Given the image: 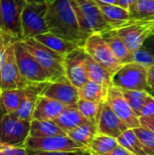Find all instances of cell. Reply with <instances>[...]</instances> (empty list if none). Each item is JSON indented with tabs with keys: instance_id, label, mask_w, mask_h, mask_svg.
Returning <instances> with one entry per match:
<instances>
[{
	"instance_id": "obj_12",
	"label": "cell",
	"mask_w": 154,
	"mask_h": 155,
	"mask_svg": "<svg viewBox=\"0 0 154 155\" xmlns=\"http://www.w3.org/2000/svg\"><path fill=\"white\" fill-rule=\"evenodd\" d=\"M14 44L7 47L4 62L0 69V91L24 88L31 84L19 73L15 61Z\"/></svg>"
},
{
	"instance_id": "obj_8",
	"label": "cell",
	"mask_w": 154,
	"mask_h": 155,
	"mask_svg": "<svg viewBox=\"0 0 154 155\" xmlns=\"http://www.w3.org/2000/svg\"><path fill=\"white\" fill-rule=\"evenodd\" d=\"M29 132L30 122L21 120L15 114H4L0 116L1 144L25 147Z\"/></svg>"
},
{
	"instance_id": "obj_20",
	"label": "cell",
	"mask_w": 154,
	"mask_h": 155,
	"mask_svg": "<svg viewBox=\"0 0 154 155\" xmlns=\"http://www.w3.org/2000/svg\"><path fill=\"white\" fill-rule=\"evenodd\" d=\"M104 19L111 26V29L115 28L130 19V13L127 9L120 7L116 5L107 4L95 0Z\"/></svg>"
},
{
	"instance_id": "obj_13",
	"label": "cell",
	"mask_w": 154,
	"mask_h": 155,
	"mask_svg": "<svg viewBox=\"0 0 154 155\" xmlns=\"http://www.w3.org/2000/svg\"><path fill=\"white\" fill-rule=\"evenodd\" d=\"M106 103L128 129H135L141 126L139 117L133 111L119 88L113 85L108 88Z\"/></svg>"
},
{
	"instance_id": "obj_36",
	"label": "cell",
	"mask_w": 154,
	"mask_h": 155,
	"mask_svg": "<svg viewBox=\"0 0 154 155\" xmlns=\"http://www.w3.org/2000/svg\"><path fill=\"white\" fill-rule=\"evenodd\" d=\"M154 114V96L149 94L147 96L141 111H140V116L139 117H144V116H151Z\"/></svg>"
},
{
	"instance_id": "obj_42",
	"label": "cell",
	"mask_w": 154,
	"mask_h": 155,
	"mask_svg": "<svg viewBox=\"0 0 154 155\" xmlns=\"http://www.w3.org/2000/svg\"><path fill=\"white\" fill-rule=\"evenodd\" d=\"M116 5L128 10V2H127V0H117L116 1Z\"/></svg>"
},
{
	"instance_id": "obj_41",
	"label": "cell",
	"mask_w": 154,
	"mask_h": 155,
	"mask_svg": "<svg viewBox=\"0 0 154 155\" xmlns=\"http://www.w3.org/2000/svg\"><path fill=\"white\" fill-rule=\"evenodd\" d=\"M103 155H133L129 151H127L125 148H123L121 145H117L115 148H113L112 151H110L109 153H105Z\"/></svg>"
},
{
	"instance_id": "obj_6",
	"label": "cell",
	"mask_w": 154,
	"mask_h": 155,
	"mask_svg": "<svg viewBox=\"0 0 154 155\" xmlns=\"http://www.w3.org/2000/svg\"><path fill=\"white\" fill-rule=\"evenodd\" d=\"M111 85L121 90L149 91L147 69L135 63L123 64L113 75Z\"/></svg>"
},
{
	"instance_id": "obj_35",
	"label": "cell",
	"mask_w": 154,
	"mask_h": 155,
	"mask_svg": "<svg viewBox=\"0 0 154 155\" xmlns=\"http://www.w3.org/2000/svg\"><path fill=\"white\" fill-rule=\"evenodd\" d=\"M28 155H91L87 148L76 151H62V152H47L40 150H33L26 148Z\"/></svg>"
},
{
	"instance_id": "obj_39",
	"label": "cell",
	"mask_w": 154,
	"mask_h": 155,
	"mask_svg": "<svg viewBox=\"0 0 154 155\" xmlns=\"http://www.w3.org/2000/svg\"><path fill=\"white\" fill-rule=\"evenodd\" d=\"M147 84L149 88L154 91V64L147 68Z\"/></svg>"
},
{
	"instance_id": "obj_43",
	"label": "cell",
	"mask_w": 154,
	"mask_h": 155,
	"mask_svg": "<svg viewBox=\"0 0 154 155\" xmlns=\"http://www.w3.org/2000/svg\"><path fill=\"white\" fill-rule=\"evenodd\" d=\"M127 2H128V11L130 13L133 9V7H134L135 4L137 2V0H127Z\"/></svg>"
},
{
	"instance_id": "obj_34",
	"label": "cell",
	"mask_w": 154,
	"mask_h": 155,
	"mask_svg": "<svg viewBox=\"0 0 154 155\" xmlns=\"http://www.w3.org/2000/svg\"><path fill=\"white\" fill-rule=\"evenodd\" d=\"M130 63L138 64L147 69L154 64V57L145 49L143 45H142L137 50L132 52Z\"/></svg>"
},
{
	"instance_id": "obj_37",
	"label": "cell",
	"mask_w": 154,
	"mask_h": 155,
	"mask_svg": "<svg viewBox=\"0 0 154 155\" xmlns=\"http://www.w3.org/2000/svg\"><path fill=\"white\" fill-rule=\"evenodd\" d=\"M1 150L4 155H28L26 148L23 146H11L2 144Z\"/></svg>"
},
{
	"instance_id": "obj_32",
	"label": "cell",
	"mask_w": 154,
	"mask_h": 155,
	"mask_svg": "<svg viewBox=\"0 0 154 155\" xmlns=\"http://www.w3.org/2000/svg\"><path fill=\"white\" fill-rule=\"evenodd\" d=\"M154 16V0H137L133 9L130 12L131 19Z\"/></svg>"
},
{
	"instance_id": "obj_21",
	"label": "cell",
	"mask_w": 154,
	"mask_h": 155,
	"mask_svg": "<svg viewBox=\"0 0 154 155\" xmlns=\"http://www.w3.org/2000/svg\"><path fill=\"white\" fill-rule=\"evenodd\" d=\"M100 35L110 46L111 50L122 64L130 63L132 52L127 48L123 41L118 36V35L113 30L109 29L100 33Z\"/></svg>"
},
{
	"instance_id": "obj_46",
	"label": "cell",
	"mask_w": 154,
	"mask_h": 155,
	"mask_svg": "<svg viewBox=\"0 0 154 155\" xmlns=\"http://www.w3.org/2000/svg\"><path fill=\"white\" fill-rule=\"evenodd\" d=\"M1 145H2V144H1V143H0V149H1Z\"/></svg>"
},
{
	"instance_id": "obj_11",
	"label": "cell",
	"mask_w": 154,
	"mask_h": 155,
	"mask_svg": "<svg viewBox=\"0 0 154 155\" xmlns=\"http://www.w3.org/2000/svg\"><path fill=\"white\" fill-rule=\"evenodd\" d=\"M64 74L68 82L77 89L88 81L86 52L83 47H77L64 56Z\"/></svg>"
},
{
	"instance_id": "obj_3",
	"label": "cell",
	"mask_w": 154,
	"mask_h": 155,
	"mask_svg": "<svg viewBox=\"0 0 154 155\" xmlns=\"http://www.w3.org/2000/svg\"><path fill=\"white\" fill-rule=\"evenodd\" d=\"M112 30L123 41L127 48L133 52L141 47L144 41L154 34V16L138 19L130 18Z\"/></svg>"
},
{
	"instance_id": "obj_1",
	"label": "cell",
	"mask_w": 154,
	"mask_h": 155,
	"mask_svg": "<svg viewBox=\"0 0 154 155\" xmlns=\"http://www.w3.org/2000/svg\"><path fill=\"white\" fill-rule=\"evenodd\" d=\"M44 19L50 33L81 47L89 37L80 29L74 0L48 1Z\"/></svg>"
},
{
	"instance_id": "obj_9",
	"label": "cell",
	"mask_w": 154,
	"mask_h": 155,
	"mask_svg": "<svg viewBox=\"0 0 154 155\" xmlns=\"http://www.w3.org/2000/svg\"><path fill=\"white\" fill-rule=\"evenodd\" d=\"M25 0H0V31L17 41L22 40L21 14Z\"/></svg>"
},
{
	"instance_id": "obj_28",
	"label": "cell",
	"mask_w": 154,
	"mask_h": 155,
	"mask_svg": "<svg viewBox=\"0 0 154 155\" xmlns=\"http://www.w3.org/2000/svg\"><path fill=\"white\" fill-rule=\"evenodd\" d=\"M118 145L117 140L113 137L96 134L92 142L87 146L91 155H103Z\"/></svg>"
},
{
	"instance_id": "obj_33",
	"label": "cell",
	"mask_w": 154,
	"mask_h": 155,
	"mask_svg": "<svg viewBox=\"0 0 154 155\" xmlns=\"http://www.w3.org/2000/svg\"><path fill=\"white\" fill-rule=\"evenodd\" d=\"M133 130L143 145L146 153L148 155H154V133L142 126Z\"/></svg>"
},
{
	"instance_id": "obj_7",
	"label": "cell",
	"mask_w": 154,
	"mask_h": 155,
	"mask_svg": "<svg viewBox=\"0 0 154 155\" xmlns=\"http://www.w3.org/2000/svg\"><path fill=\"white\" fill-rule=\"evenodd\" d=\"M47 2L27 3L21 14V35L22 40L34 38L40 34L48 31L45 23ZM21 40V41H22Z\"/></svg>"
},
{
	"instance_id": "obj_10",
	"label": "cell",
	"mask_w": 154,
	"mask_h": 155,
	"mask_svg": "<svg viewBox=\"0 0 154 155\" xmlns=\"http://www.w3.org/2000/svg\"><path fill=\"white\" fill-rule=\"evenodd\" d=\"M83 48L88 55L107 69L112 75L123 65L100 34L91 35L86 39Z\"/></svg>"
},
{
	"instance_id": "obj_47",
	"label": "cell",
	"mask_w": 154,
	"mask_h": 155,
	"mask_svg": "<svg viewBox=\"0 0 154 155\" xmlns=\"http://www.w3.org/2000/svg\"><path fill=\"white\" fill-rule=\"evenodd\" d=\"M0 92H1V91H0Z\"/></svg>"
},
{
	"instance_id": "obj_27",
	"label": "cell",
	"mask_w": 154,
	"mask_h": 155,
	"mask_svg": "<svg viewBox=\"0 0 154 155\" xmlns=\"http://www.w3.org/2000/svg\"><path fill=\"white\" fill-rule=\"evenodd\" d=\"M23 88L4 90L0 92V112L14 114L16 112L23 97Z\"/></svg>"
},
{
	"instance_id": "obj_30",
	"label": "cell",
	"mask_w": 154,
	"mask_h": 155,
	"mask_svg": "<svg viewBox=\"0 0 154 155\" xmlns=\"http://www.w3.org/2000/svg\"><path fill=\"white\" fill-rule=\"evenodd\" d=\"M102 104H98L95 102L92 101H87L84 99L79 98L77 104H76V108L78 111L81 113V114L89 122L97 124V120L100 114Z\"/></svg>"
},
{
	"instance_id": "obj_4",
	"label": "cell",
	"mask_w": 154,
	"mask_h": 155,
	"mask_svg": "<svg viewBox=\"0 0 154 155\" xmlns=\"http://www.w3.org/2000/svg\"><path fill=\"white\" fill-rule=\"evenodd\" d=\"M81 31L90 36L111 29L95 0H74Z\"/></svg>"
},
{
	"instance_id": "obj_26",
	"label": "cell",
	"mask_w": 154,
	"mask_h": 155,
	"mask_svg": "<svg viewBox=\"0 0 154 155\" xmlns=\"http://www.w3.org/2000/svg\"><path fill=\"white\" fill-rule=\"evenodd\" d=\"M66 134L54 121L32 120L30 122V137H48Z\"/></svg>"
},
{
	"instance_id": "obj_38",
	"label": "cell",
	"mask_w": 154,
	"mask_h": 155,
	"mask_svg": "<svg viewBox=\"0 0 154 155\" xmlns=\"http://www.w3.org/2000/svg\"><path fill=\"white\" fill-rule=\"evenodd\" d=\"M139 121L142 127H144L154 133V114L151 116L139 117Z\"/></svg>"
},
{
	"instance_id": "obj_18",
	"label": "cell",
	"mask_w": 154,
	"mask_h": 155,
	"mask_svg": "<svg viewBox=\"0 0 154 155\" xmlns=\"http://www.w3.org/2000/svg\"><path fill=\"white\" fill-rule=\"evenodd\" d=\"M66 106L60 102L40 95L37 99L33 114V120L54 121L64 110Z\"/></svg>"
},
{
	"instance_id": "obj_45",
	"label": "cell",
	"mask_w": 154,
	"mask_h": 155,
	"mask_svg": "<svg viewBox=\"0 0 154 155\" xmlns=\"http://www.w3.org/2000/svg\"><path fill=\"white\" fill-rule=\"evenodd\" d=\"M101 2L103 3H107V4H112V5H116V1L117 0H99Z\"/></svg>"
},
{
	"instance_id": "obj_29",
	"label": "cell",
	"mask_w": 154,
	"mask_h": 155,
	"mask_svg": "<svg viewBox=\"0 0 154 155\" xmlns=\"http://www.w3.org/2000/svg\"><path fill=\"white\" fill-rule=\"evenodd\" d=\"M116 140L119 145L125 148L133 155H148L133 129H127Z\"/></svg>"
},
{
	"instance_id": "obj_19",
	"label": "cell",
	"mask_w": 154,
	"mask_h": 155,
	"mask_svg": "<svg viewBox=\"0 0 154 155\" xmlns=\"http://www.w3.org/2000/svg\"><path fill=\"white\" fill-rule=\"evenodd\" d=\"M35 40L48 47L49 49L53 50L54 52L65 56L77 47H81L75 43L70 42L66 39H64L60 36H57L50 32H46L44 34H40L34 37Z\"/></svg>"
},
{
	"instance_id": "obj_2",
	"label": "cell",
	"mask_w": 154,
	"mask_h": 155,
	"mask_svg": "<svg viewBox=\"0 0 154 155\" xmlns=\"http://www.w3.org/2000/svg\"><path fill=\"white\" fill-rule=\"evenodd\" d=\"M20 42L35 58L39 64L53 76L54 81L66 78L64 74V56L49 49L34 38H29Z\"/></svg>"
},
{
	"instance_id": "obj_5",
	"label": "cell",
	"mask_w": 154,
	"mask_h": 155,
	"mask_svg": "<svg viewBox=\"0 0 154 155\" xmlns=\"http://www.w3.org/2000/svg\"><path fill=\"white\" fill-rule=\"evenodd\" d=\"M16 64L21 75L31 84L54 82L53 76L44 70L35 58L22 45L20 41L14 44Z\"/></svg>"
},
{
	"instance_id": "obj_23",
	"label": "cell",
	"mask_w": 154,
	"mask_h": 155,
	"mask_svg": "<svg viewBox=\"0 0 154 155\" xmlns=\"http://www.w3.org/2000/svg\"><path fill=\"white\" fill-rule=\"evenodd\" d=\"M109 87L88 80L80 89H78L79 97L87 101L103 104L106 101Z\"/></svg>"
},
{
	"instance_id": "obj_17",
	"label": "cell",
	"mask_w": 154,
	"mask_h": 155,
	"mask_svg": "<svg viewBox=\"0 0 154 155\" xmlns=\"http://www.w3.org/2000/svg\"><path fill=\"white\" fill-rule=\"evenodd\" d=\"M47 83L43 84H29L23 88L24 94L20 104L15 113H14L18 118L24 121L31 122L33 120V114L35 108V104L38 97Z\"/></svg>"
},
{
	"instance_id": "obj_15",
	"label": "cell",
	"mask_w": 154,
	"mask_h": 155,
	"mask_svg": "<svg viewBox=\"0 0 154 155\" xmlns=\"http://www.w3.org/2000/svg\"><path fill=\"white\" fill-rule=\"evenodd\" d=\"M41 94L56 100L65 106H76L80 98L78 89L70 84L66 78L47 83Z\"/></svg>"
},
{
	"instance_id": "obj_22",
	"label": "cell",
	"mask_w": 154,
	"mask_h": 155,
	"mask_svg": "<svg viewBox=\"0 0 154 155\" xmlns=\"http://www.w3.org/2000/svg\"><path fill=\"white\" fill-rule=\"evenodd\" d=\"M87 120L81 114L76 106H66L54 122L66 134Z\"/></svg>"
},
{
	"instance_id": "obj_16",
	"label": "cell",
	"mask_w": 154,
	"mask_h": 155,
	"mask_svg": "<svg viewBox=\"0 0 154 155\" xmlns=\"http://www.w3.org/2000/svg\"><path fill=\"white\" fill-rule=\"evenodd\" d=\"M96 128L97 134L108 135L115 139H117L128 129L126 125L113 113L106 101L102 104Z\"/></svg>"
},
{
	"instance_id": "obj_25",
	"label": "cell",
	"mask_w": 154,
	"mask_h": 155,
	"mask_svg": "<svg viewBox=\"0 0 154 155\" xmlns=\"http://www.w3.org/2000/svg\"><path fill=\"white\" fill-rule=\"evenodd\" d=\"M86 71L88 80L101 84L107 87L111 86L112 74L94 61L90 55L86 54Z\"/></svg>"
},
{
	"instance_id": "obj_44",
	"label": "cell",
	"mask_w": 154,
	"mask_h": 155,
	"mask_svg": "<svg viewBox=\"0 0 154 155\" xmlns=\"http://www.w3.org/2000/svg\"><path fill=\"white\" fill-rule=\"evenodd\" d=\"M27 3H45L50 0H25Z\"/></svg>"
},
{
	"instance_id": "obj_31",
	"label": "cell",
	"mask_w": 154,
	"mask_h": 155,
	"mask_svg": "<svg viewBox=\"0 0 154 155\" xmlns=\"http://www.w3.org/2000/svg\"><path fill=\"white\" fill-rule=\"evenodd\" d=\"M121 91L124 98L128 102L129 105L133 109V111L139 117L140 111L150 93L147 91H137V90H121Z\"/></svg>"
},
{
	"instance_id": "obj_24",
	"label": "cell",
	"mask_w": 154,
	"mask_h": 155,
	"mask_svg": "<svg viewBox=\"0 0 154 155\" xmlns=\"http://www.w3.org/2000/svg\"><path fill=\"white\" fill-rule=\"evenodd\" d=\"M96 134H97L96 124L89 121H86L81 125L66 133V135L75 143L87 148V146L92 142V140L96 135Z\"/></svg>"
},
{
	"instance_id": "obj_40",
	"label": "cell",
	"mask_w": 154,
	"mask_h": 155,
	"mask_svg": "<svg viewBox=\"0 0 154 155\" xmlns=\"http://www.w3.org/2000/svg\"><path fill=\"white\" fill-rule=\"evenodd\" d=\"M143 45L145 47V49L154 57V34L152 35L151 36H149L144 41V43L143 44Z\"/></svg>"
},
{
	"instance_id": "obj_14",
	"label": "cell",
	"mask_w": 154,
	"mask_h": 155,
	"mask_svg": "<svg viewBox=\"0 0 154 155\" xmlns=\"http://www.w3.org/2000/svg\"><path fill=\"white\" fill-rule=\"evenodd\" d=\"M25 147L33 150L47 151V152H62V151H76L85 147L73 141L66 134L55 135L48 137H30L28 136Z\"/></svg>"
}]
</instances>
